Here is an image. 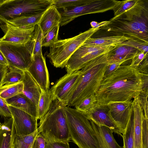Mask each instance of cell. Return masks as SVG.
Listing matches in <instances>:
<instances>
[{"instance_id": "1", "label": "cell", "mask_w": 148, "mask_h": 148, "mask_svg": "<svg viewBox=\"0 0 148 148\" xmlns=\"http://www.w3.org/2000/svg\"><path fill=\"white\" fill-rule=\"evenodd\" d=\"M141 74L130 65H121L111 75L103 78L95 94L97 102L108 104L131 101L142 91Z\"/></svg>"}, {"instance_id": "2", "label": "cell", "mask_w": 148, "mask_h": 148, "mask_svg": "<svg viewBox=\"0 0 148 148\" xmlns=\"http://www.w3.org/2000/svg\"><path fill=\"white\" fill-rule=\"evenodd\" d=\"M108 52L94 58L80 70L77 85L68 106L75 107L86 98L95 94L103 79Z\"/></svg>"}, {"instance_id": "3", "label": "cell", "mask_w": 148, "mask_h": 148, "mask_svg": "<svg viewBox=\"0 0 148 148\" xmlns=\"http://www.w3.org/2000/svg\"><path fill=\"white\" fill-rule=\"evenodd\" d=\"M39 133L49 142L70 141L71 138L63 106L55 98L47 113L40 119Z\"/></svg>"}, {"instance_id": "4", "label": "cell", "mask_w": 148, "mask_h": 148, "mask_svg": "<svg viewBox=\"0 0 148 148\" xmlns=\"http://www.w3.org/2000/svg\"><path fill=\"white\" fill-rule=\"evenodd\" d=\"M71 140L79 148H99L97 139L89 120L75 108L64 106Z\"/></svg>"}, {"instance_id": "5", "label": "cell", "mask_w": 148, "mask_h": 148, "mask_svg": "<svg viewBox=\"0 0 148 148\" xmlns=\"http://www.w3.org/2000/svg\"><path fill=\"white\" fill-rule=\"evenodd\" d=\"M109 23L100 29L113 36L127 35L148 43V12L130 19L112 18Z\"/></svg>"}, {"instance_id": "6", "label": "cell", "mask_w": 148, "mask_h": 148, "mask_svg": "<svg viewBox=\"0 0 148 148\" xmlns=\"http://www.w3.org/2000/svg\"><path fill=\"white\" fill-rule=\"evenodd\" d=\"M53 4V0H4L0 4V28L3 31L8 21L44 12Z\"/></svg>"}, {"instance_id": "7", "label": "cell", "mask_w": 148, "mask_h": 148, "mask_svg": "<svg viewBox=\"0 0 148 148\" xmlns=\"http://www.w3.org/2000/svg\"><path fill=\"white\" fill-rule=\"evenodd\" d=\"M100 28H91L73 37L58 40L50 47L47 55L51 64L56 68L65 67L73 53Z\"/></svg>"}, {"instance_id": "8", "label": "cell", "mask_w": 148, "mask_h": 148, "mask_svg": "<svg viewBox=\"0 0 148 148\" xmlns=\"http://www.w3.org/2000/svg\"><path fill=\"white\" fill-rule=\"evenodd\" d=\"M33 42L25 45H15L0 42V50L8 63V66L23 71L27 70L33 59Z\"/></svg>"}, {"instance_id": "9", "label": "cell", "mask_w": 148, "mask_h": 148, "mask_svg": "<svg viewBox=\"0 0 148 148\" xmlns=\"http://www.w3.org/2000/svg\"><path fill=\"white\" fill-rule=\"evenodd\" d=\"M114 5V0H94L86 5L58 9L61 17L60 26H64L83 15L102 13L113 10Z\"/></svg>"}, {"instance_id": "10", "label": "cell", "mask_w": 148, "mask_h": 148, "mask_svg": "<svg viewBox=\"0 0 148 148\" xmlns=\"http://www.w3.org/2000/svg\"><path fill=\"white\" fill-rule=\"evenodd\" d=\"M115 47L91 46L83 44L68 60L65 66L67 73L81 70L94 58L108 52Z\"/></svg>"}, {"instance_id": "11", "label": "cell", "mask_w": 148, "mask_h": 148, "mask_svg": "<svg viewBox=\"0 0 148 148\" xmlns=\"http://www.w3.org/2000/svg\"><path fill=\"white\" fill-rule=\"evenodd\" d=\"M80 71H76L60 78L50 88L55 98L67 106L79 80Z\"/></svg>"}, {"instance_id": "12", "label": "cell", "mask_w": 148, "mask_h": 148, "mask_svg": "<svg viewBox=\"0 0 148 148\" xmlns=\"http://www.w3.org/2000/svg\"><path fill=\"white\" fill-rule=\"evenodd\" d=\"M115 5L113 9V18L130 19L148 12V1L146 0H114Z\"/></svg>"}, {"instance_id": "13", "label": "cell", "mask_w": 148, "mask_h": 148, "mask_svg": "<svg viewBox=\"0 0 148 148\" xmlns=\"http://www.w3.org/2000/svg\"><path fill=\"white\" fill-rule=\"evenodd\" d=\"M35 27H19L7 23L3 31L4 35L0 38V42L15 45H26L32 40Z\"/></svg>"}, {"instance_id": "14", "label": "cell", "mask_w": 148, "mask_h": 148, "mask_svg": "<svg viewBox=\"0 0 148 148\" xmlns=\"http://www.w3.org/2000/svg\"><path fill=\"white\" fill-rule=\"evenodd\" d=\"M8 106L12 115L17 134L29 135L37 129V118L19 109Z\"/></svg>"}, {"instance_id": "15", "label": "cell", "mask_w": 148, "mask_h": 148, "mask_svg": "<svg viewBox=\"0 0 148 148\" xmlns=\"http://www.w3.org/2000/svg\"><path fill=\"white\" fill-rule=\"evenodd\" d=\"M85 115L88 120H91L95 124L106 126L113 133L122 136L123 132L112 118L107 104L97 102L92 111Z\"/></svg>"}, {"instance_id": "16", "label": "cell", "mask_w": 148, "mask_h": 148, "mask_svg": "<svg viewBox=\"0 0 148 148\" xmlns=\"http://www.w3.org/2000/svg\"><path fill=\"white\" fill-rule=\"evenodd\" d=\"M27 71L39 85L42 92H46L49 90V75L45 58L42 55H36Z\"/></svg>"}, {"instance_id": "17", "label": "cell", "mask_w": 148, "mask_h": 148, "mask_svg": "<svg viewBox=\"0 0 148 148\" xmlns=\"http://www.w3.org/2000/svg\"><path fill=\"white\" fill-rule=\"evenodd\" d=\"M107 105L112 118L121 129L123 134L131 116L132 101L114 102Z\"/></svg>"}, {"instance_id": "18", "label": "cell", "mask_w": 148, "mask_h": 148, "mask_svg": "<svg viewBox=\"0 0 148 148\" xmlns=\"http://www.w3.org/2000/svg\"><path fill=\"white\" fill-rule=\"evenodd\" d=\"M132 115L134 124V148H142V125L145 118L138 96L132 101Z\"/></svg>"}, {"instance_id": "19", "label": "cell", "mask_w": 148, "mask_h": 148, "mask_svg": "<svg viewBox=\"0 0 148 148\" xmlns=\"http://www.w3.org/2000/svg\"><path fill=\"white\" fill-rule=\"evenodd\" d=\"M89 120L97 139L99 148H123L117 143L113 132L110 128L98 125L91 120Z\"/></svg>"}, {"instance_id": "20", "label": "cell", "mask_w": 148, "mask_h": 148, "mask_svg": "<svg viewBox=\"0 0 148 148\" xmlns=\"http://www.w3.org/2000/svg\"><path fill=\"white\" fill-rule=\"evenodd\" d=\"M61 16L58 9L54 5L49 7L44 12L38 24L44 36L53 27L60 25Z\"/></svg>"}, {"instance_id": "21", "label": "cell", "mask_w": 148, "mask_h": 148, "mask_svg": "<svg viewBox=\"0 0 148 148\" xmlns=\"http://www.w3.org/2000/svg\"><path fill=\"white\" fill-rule=\"evenodd\" d=\"M137 49L128 45L121 44L115 47L108 53L107 63L123 62L131 60Z\"/></svg>"}, {"instance_id": "22", "label": "cell", "mask_w": 148, "mask_h": 148, "mask_svg": "<svg viewBox=\"0 0 148 148\" xmlns=\"http://www.w3.org/2000/svg\"><path fill=\"white\" fill-rule=\"evenodd\" d=\"M23 84V93L37 106L42 91L39 85L26 70L24 71L22 81Z\"/></svg>"}, {"instance_id": "23", "label": "cell", "mask_w": 148, "mask_h": 148, "mask_svg": "<svg viewBox=\"0 0 148 148\" xmlns=\"http://www.w3.org/2000/svg\"><path fill=\"white\" fill-rule=\"evenodd\" d=\"M5 101L8 105L24 111L38 119L37 107L23 93Z\"/></svg>"}, {"instance_id": "24", "label": "cell", "mask_w": 148, "mask_h": 148, "mask_svg": "<svg viewBox=\"0 0 148 148\" xmlns=\"http://www.w3.org/2000/svg\"><path fill=\"white\" fill-rule=\"evenodd\" d=\"M0 129V148H12L16 133L12 117L4 118Z\"/></svg>"}, {"instance_id": "25", "label": "cell", "mask_w": 148, "mask_h": 148, "mask_svg": "<svg viewBox=\"0 0 148 148\" xmlns=\"http://www.w3.org/2000/svg\"><path fill=\"white\" fill-rule=\"evenodd\" d=\"M131 38L124 35L110 36L97 38L90 37L83 44L91 46H116Z\"/></svg>"}, {"instance_id": "26", "label": "cell", "mask_w": 148, "mask_h": 148, "mask_svg": "<svg viewBox=\"0 0 148 148\" xmlns=\"http://www.w3.org/2000/svg\"><path fill=\"white\" fill-rule=\"evenodd\" d=\"M44 12L35 14L23 15L9 20L6 23L19 27L29 28L35 27L39 23Z\"/></svg>"}, {"instance_id": "27", "label": "cell", "mask_w": 148, "mask_h": 148, "mask_svg": "<svg viewBox=\"0 0 148 148\" xmlns=\"http://www.w3.org/2000/svg\"><path fill=\"white\" fill-rule=\"evenodd\" d=\"M55 99L50 89L46 92L42 91L37 106L38 119H41L48 111Z\"/></svg>"}, {"instance_id": "28", "label": "cell", "mask_w": 148, "mask_h": 148, "mask_svg": "<svg viewBox=\"0 0 148 148\" xmlns=\"http://www.w3.org/2000/svg\"><path fill=\"white\" fill-rule=\"evenodd\" d=\"M39 133L37 129L33 133L27 135H18L16 133L12 148H31L34 140Z\"/></svg>"}, {"instance_id": "29", "label": "cell", "mask_w": 148, "mask_h": 148, "mask_svg": "<svg viewBox=\"0 0 148 148\" xmlns=\"http://www.w3.org/2000/svg\"><path fill=\"white\" fill-rule=\"evenodd\" d=\"M23 87L22 82L3 85L0 88V97L5 100L22 93Z\"/></svg>"}, {"instance_id": "30", "label": "cell", "mask_w": 148, "mask_h": 148, "mask_svg": "<svg viewBox=\"0 0 148 148\" xmlns=\"http://www.w3.org/2000/svg\"><path fill=\"white\" fill-rule=\"evenodd\" d=\"M8 71L4 77L2 86L22 82L24 76V71L14 67L8 66Z\"/></svg>"}, {"instance_id": "31", "label": "cell", "mask_w": 148, "mask_h": 148, "mask_svg": "<svg viewBox=\"0 0 148 148\" xmlns=\"http://www.w3.org/2000/svg\"><path fill=\"white\" fill-rule=\"evenodd\" d=\"M134 124L132 113L128 124L122 134L123 148H134Z\"/></svg>"}, {"instance_id": "32", "label": "cell", "mask_w": 148, "mask_h": 148, "mask_svg": "<svg viewBox=\"0 0 148 148\" xmlns=\"http://www.w3.org/2000/svg\"><path fill=\"white\" fill-rule=\"evenodd\" d=\"M94 0H53L58 9H67L88 4Z\"/></svg>"}, {"instance_id": "33", "label": "cell", "mask_w": 148, "mask_h": 148, "mask_svg": "<svg viewBox=\"0 0 148 148\" xmlns=\"http://www.w3.org/2000/svg\"><path fill=\"white\" fill-rule=\"evenodd\" d=\"M97 103L95 95H92L83 100L75 107V109L86 115L94 108Z\"/></svg>"}, {"instance_id": "34", "label": "cell", "mask_w": 148, "mask_h": 148, "mask_svg": "<svg viewBox=\"0 0 148 148\" xmlns=\"http://www.w3.org/2000/svg\"><path fill=\"white\" fill-rule=\"evenodd\" d=\"M43 37L40 28L38 24L36 25L35 27V31L33 38V57L36 55L42 54V42Z\"/></svg>"}, {"instance_id": "35", "label": "cell", "mask_w": 148, "mask_h": 148, "mask_svg": "<svg viewBox=\"0 0 148 148\" xmlns=\"http://www.w3.org/2000/svg\"><path fill=\"white\" fill-rule=\"evenodd\" d=\"M60 25L53 27L49 30L43 37L42 42V47H50L58 40Z\"/></svg>"}, {"instance_id": "36", "label": "cell", "mask_w": 148, "mask_h": 148, "mask_svg": "<svg viewBox=\"0 0 148 148\" xmlns=\"http://www.w3.org/2000/svg\"><path fill=\"white\" fill-rule=\"evenodd\" d=\"M121 44L133 47L141 51L148 53V43L131 37L130 39L123 42Z\"/></svg>"}, {"instance_id": "37", "label": "cell", "mask_w": 148, "mask_h": 148, "mask_svg": "<svg viewBox=\"0 0 148 148\" xmlns=\"http://www.w3.org/2000/svg\"><path fill=\"white\" fill-rule=\"evenodd\" d=\"M148 53H145L139 50L137 51L132 59L130 65L132 67L138 69L143 61L148 57Z\"/></svg>"}, {"instance_id": "38", "label": "cell", "mask_w": 148, "mask_h": 148, "mask_svg": "<svg viewBox=\"0 0 148 148\" xmlns=\"http://www.w3.org/2000/svg\"><path fill=\"white\" fill-rule=\"evenodd\" d=\"M148 92L142 91L138 96L140 103L144 110V114L147 119H148Z\"/></svg>"}, {"instance_id": "39", "label": "cell", "mask_w": 148, "mask_h": 148, "mask_svg": "<svg viewBox=\"0 0 148 148\" xmlns=\"http://www.w3.org/2000/svg\"><path fill=\"white\" fill-rule=\"evenodd\" d=\"M148 119L145 117L142 125V148H148Z\"/></svg>"}, {"instance_id": "40", "label": "cell", "mask_w": 148, "mask_h": 148, "mask_svg": "<svg viewBox=\"0 0 148 148\" xmlns=\"http://www.w3.org/2000/svg\"><path fill=\"white\" fill-rule=\"evenodd\" d=\"M0 115L4 118L12 117L11 111L5 100L0 97Z\"/></svg>"}, {"instance_id": "41", "label": "cell", "mask_w": 148, "mask_h": 148, "mask_svg": "<svg viewBox=\"0 0 148 148\" xmlns=\"http://www.w3.org/2000/svg\"><path fill=\"white\" fill-rule=\"evenodd\" d=\"M46 140L40 133L35 137L31 148H45Z\"/></svg>"}, {"instance_id": "42", "label": "cell", "mask_w": 148, "mask_h": 148, "mask_svg": "<svg viewBox=\"0 0 148 148\" xmlns=\"http://www.w3.org/2000/svg\"><path fill=\"white\" fill-rule=\"evenodd\" d=\"M69 141L49 142L46 141L45 148H70Z\"/></svg>"}, {"instance_id": "43", "label": "cell", "mask_w": 148, "mask_h": 148, "mask_svg": "<svg viewBox=\"0 0 148 148\" xmlns=\"http://www.w3.org/2000/svg\"><path fill=\"white\" fill-rule=\"evenodd\" d=\"M124 62H117L107 64L104 74L103 78L109 76L115 71Z\"/></svg>"}, {"instance_id": "44", "label": "cell", "mask_w": 148, "mask_h": 148, "mask_svg": "<svg viewBox=\"0 0 148 148\" xmlns=\"http://www.w3.org/2000/svg\"><path fill=\"white\" fill-rule=\"evenodd\" d=\"M137 69L141 73L148 74V57L143 61Z\"/></svg>"}, {"instance_id": "45", "label": "cell", "mask_w": 148, "mask_h": 148, "mask_svg": "<svg viewBox=\"0 0 148 148\" xmlns=\"http://www.w3.org/2000/svg\"><path fill=\"white\" fill-rule=\"evenodd\" d=\"M8 69V66L0 64V88L2 86L3 81Z\"/></svg>"}, {"instance_id": "46", "label": "cell", "mask_w": 148, "mask_h": 148, "mask_svg": "<svg viewBox=\"0 0 148 148\" xmlns=\"http://www.w3.org/2000/svg\"><path fill=\"white\" fill-rule=\"evenodd\" d=\"M143 81L142 91L148 92V74L141 73Z\"/></svg>"}, {"instance_id": "47", "label": "cell", "mask_w": 148, "mask_h": 148, "mask_svg": "<svg viewBox=\"0 0 148 148\" xmlns=\"http://www.w3.org/2000/svg\"><path fill=\"white\" fill-rule=\"evenodd\" d=\"M0 64L8 66V63L5 58L0 50Z\"/></svg>"}, {"instance_id": "48", "label": "cell", "mask_w": 148, "mask_h": 148, "mask_svg": "<svg viewBox=\"0 0 148 148\" xmlns=\"http://www.w3.org/2000/svg\"><path fill=\"white\" fill-rule=\"evenodd\" d=\"M3 1L4 0H0V4H1Z\"/></svg>"}, {"instance_id": "49", "label": "cell", "mask_w": 148, "mask_h": 148, "mask_svg": "<svg viewBox=\"0 0 148 148\" xmlns=\"http://www.w3.org/2000/svg\"><path fill=\"white\" fill-rule=\"evenodd\" d=\"M1 123H0V129L1 128Z\"/></svg>"}]
</instances>
